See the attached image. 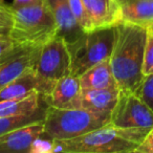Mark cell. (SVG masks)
Masks as SVG:
<instances>
[{"instance_id": "11", "label": "cell", "mask_w": 153, "mask_h": 153, "mask_svg": "<svg viewBox=\"0 0 153 153\" xmlns=\"http://www.w3.org/2000/svg\"><path fill=\"white\" fill-rule=\"evenodd\" d=\"M83 2L94 30L113 27L122 22L119 0H83Z\"/></svg>"}, {"instance_id": "27", "label": "cell", "mask_w": 153, "mask_h": 153, "mask_svg": "<svg viewBox=\"0 0 153 153\" xmlns=\"http://www.w3.org/2000/svg\"><path fill=\"white\" fill-rule=\"evenodd\" d=\"M120 1V3H123V2H125V1H128V0H119Z\"/></svg>"}, {"instance_id": "18", "label": "cell", "mask_w": 153, "mask_h": 153, "mask_svg": "<svg viewBox=\"0 0 153 153\" xmlns=\"http://www.w3.org/2000/svg\"><path fill=\"white\" fill-rule=\"evenodd\" d=\"M47 104L43 105L41 108L30 114L13 115V117H0V135L5 134L14 129L36 122L44 121L46 113Z\"/></svg>"}, {"instance_id": "19", "label": "cell", "mask_w": 153, "mask_h": 153, "mask_svg": "<svg viewBox=\"0 0 153 153\" xmlns=\"http://www.w3.org/2000/svg\"><path fill=\"white\" fill-rule=\"evenodd\" d=\"M68 2H69L72 15L80 25L81 30L84 33L94 30L91 21H90V18L87 14V11H86L83 0H68Z\"/></svg>"}, {"instance_id": "6", "label": "cell", "mask_w": 153, "mask_h": 153, "mask_svg": "<svg viewBox=\"0 0 153 153\" xmlns=\"http://www.w3.org/2000/svg\"><path fill=\"white\" fill-rule=\"evenodd\" d=\"M33 69L40 86L39 92L45 98L60 79L70 74V58L65 40L56 36L43 44L38 51Z\"/></svg>"}, {"instance_id": "17", "label": "cell", "mask_w": 153, "mask_h": 153, "mask_svg": "<svg viewBox=\"0 0 153 153\" xmlns=\"http://www.w3.org/2000/svg\"><path fill=\"white\" fill-rule=\"evenodd\" d=\"M39 82L34 69H28L17 79L0 89V101L19 99L35 91L39 92ZM40 94V92H39Z\"/></svg>"}, {"instance_id": "3", "label": "cell", "mask_w": 153, "mask_h": 153, "mask_svg": "<svg viewBox=\"0 0 153 153\" xmlns=\"http://www.w3.org/2000/svg\"><path fill=\"white\" fill-rule=\"evenodd\" d=\"M111 123V113L89 109H62L47 106L43 136L51 140H69L86 134Z\"/></svg>"}, {"instance_id": "13", "label": "cell", "mask_w": 153, "mask_h": 153, "mask_svg": "<svg viewBox=\"0 0 153 153\" xmlns=\"http://www.w3.org/2000/svg\"><path fill=\"white\" fill-rule=\"evenodd\" d=\"M119 87L82 88L81 106L97 112L112 113L120 97Z\"/></svg>"}, {"instance_id": "2", "label": "cell", "mask_w": 153, "mask_h": 153, "mask_svg": "<svg viewBox=\"0 0 153 153\" xmlns=\"http://www.w3.org/2000/svg\"><path fill=\"white\" fill-rule=\"evenodd\" d=\"M149 130L110 123L78 137L53 140V153H135Z\"/></svg>"}, {"instance_id": "12", "label": "cell", "mask_w": 153, "mask_h": 153, "mask_svg": "<svg viewBox=\"0 0 153 153\" xmlns=\"http://www.w3.org/2000/svg\"><path fill=\"white\" fill-rule=\"evenodd\" d=\"M51 12L58 27V36L66 43L72 42L83 34L80 25L74 19L68 0H43Z\"/></svg>"}, {"instance_id": "5", "label": "cell", "mask_w": 153, "mask_h": 153, "mask_svg": "<svg viewBox=\"0 0 153 153\" xmlns=\"http://www.w3.org/2000/svg\"><path fill=\"white\" fill-rule=\"evenodd\" d=\"M114 43V26L83 33L66 43L70 58V74L80 76L96 64L110 59Z\"/></svg>"}, {"instance_id": "4", "label": "cell", "mask_w": 153, "mask_h": 153, "mask_svg": "<svg viewBox=\"0 0 153 153\" xmlns=\"http://www.w3.org/2000/svg\"><path fill=\"white\" fill-rule=\"evenodd\" d=\"M13 11L14 25L10 36L19 46L41 47L58 36L55 18L43 0L25 7H13Z\"/></svg>"}, {"instance_id": "24", "label": "cell", "mask_w": 153, "mask_h": 153, "mask_svg": "<svg viewBox=\"0 0 153 153\" xmlns=\"http://www.w3.org/2000/svg\"><path fill=\"white\" fill-rule=\"evenodd\" d=\"M135 153H153V127L149 130L142 144L135 150Z\"/></svg>"}, {"instance_id": "9", "label": "cell", "mask_w": 153, "mask_h": 153, "mask_svg": "<svg viewBox=\"0 0 153 153\" xmlns=\"http://www.w3.org/2000/svg\"><path fill=\"white\" fill-rule=\"evenodd\" d=\"M43 121L28 124L0 135V153H28L33 142L43 135Z\"/></svg>"}, {"instance_id": "1", "label": "cell", "mask_w": 153, "mask_h": 153, "mask_svg": "<svg viewBox=\"0 0 153 153\" xmlns=\"http://www.w3.org/2000/svg\"><path fill=\"white\" fill-rule=\"evenodd\" d=\"M148 28L120 22L114 26L110 65L121 91L134 92L144 78V59Z\"/></svg>"}, {"instance_id": "10", "label": "cell", "mask_w": 153, "mask_h": 153, "mask_svg": "<svg viewBox=\"0 0 153 153\" xmlns=\"http://www.w3.org/2000/svg\"><path fill=\"white\" fill-rule=\"evenodd\" d=\"M39 48L20 46L15 53L0 65V89L34 67Z\"/></svg>"}, {"instance_id": "8", "label": "cell", "mask_w": 153, "mask_h": 153, "mask_svg": "<svg viewBox=\"0 0 153 153\" xmlns=\"http://www.w3.org/2000/svg\"><path fill=\"white\" fill-rule=\"evenodd\" d=\"M82 86L79 76L67 74L55 84L51 94L44 99L47 106L55 108L70 109L81 106Z\"/></svg>"}, {"instance_id": "15", "label": "cell", "mask_w": 153, "mask_h": 153, "mask_svg": "<svg viewBox=\"0 0 153 153\" xmlns=\"http://www.w3.org/2000/svg\"><path fill=\"white\" fill-rule=\"evenodd\" d=\"M79 79L82 88L100 89V88L119 87L112 72L109 59L104 60L90 67L79 76Z\"/></svg>"}, {"instance_id": "22", "label": "cell", "mask_w": 153, "mask_h": 153, "mask_svg": "<svg viewBox=\"0 0 153 153\" xmlns=\"http://www.w3.org/2000/svg\"><path fill=\"white\" fill-rule=\"evenodd\" d=\"M143 71L144 74H153V27L148 28V38H147L146 49H145Z\"/></svg>"}, {"instance_id": "23", "label": "cell", "mask_w": 153, "mask_h": 153, "mask_svg": "<svg viewBox=\"0 0 153 153\" xmlns=\"http://www.w3.org/2000/svg\"><path fill=\"white\" fill-rule=\"evenodd\" d=\"M53 140L42 135L33 142L28 153H53Z\"/></svg>"}, {"instance_id": "26", "label": "cell", "mask_w": 153, "mask_h": 153, "mask_svg": "<svg viewBox=\"0 0 153 153\" xmlns=\"http://www.w3.org/2000/svg\"><path fill=\"white\" fill-rule=\"evenodd\" d=\"M41 0H13L12 5L15 7H25V5H30L35 4V3L40 2Z\"/></svg>"}, {"instance_id": "20", "label": "cell", "mask_w": 153, "mask_h": 153, "mask_svg": "<svg viewBox=\"0 0 153 153\" xmlns=\"http://www.w3.org/2000/svg\"><path fill=\"white\" fill-rule=\"evenodd\" d=\"M134 94L153 111V74H145Z\"/></svg>"}, {"instance_id": "14", "label": "cell", "mask_w": 153, "mask_h": 153, "mask_svg": "<svg viewBox=\"0 0 153 153\" xmlns=\"http://www.w3.org/2000/svg\"><path fill=\"white\" fill-rule=\"evenodd\" d=\"M122 22L153 27V0H128L121 3Z\"/></svg>"}, {"instance_id": "21", "label": "cell", "mask_w": 153, "mask_h": 153, "mask_svg": "<svg viewBox=\"0 0 153 153\" xmlns=\"http://www.w3.org/2000/svg\"><path fill=\"white\" fill-rule=\"evenodd\" d=\"M14 25V11L12 4L0 0V35H10Z\"/></svg>"}, {"instance_id": "25", "label": "cell", "mask_w": 153, "mask_h": 153, "mask_svg": "<svg viewBox=\"0 0 153 153\" xmlns=\"http://www.w3.org/2000/svg\"><path fill=\"white\" fill-rule=\"evenodd\" d=\"M17 46L10 35H0V56L4 55L7 51Z\"/></svg>"}, {"instance_id": "16", "label": "cell", "mask_w": 153, "mask_h": 153, "mask_svg": "<svg viewBox=\"0 0 153 153\" xmlns=\"http://www.w3.org/2000/svg\"><path fill=\"white\" fill-rule=\"evenodd\" d=\"M45 104L44 99L38 91L19 99L0 101V117L30 114Z\"/></svg>"}, {"instance_id": "7", "label": "cell", "mask_w": 153, "mask_h": 153, "mask_svg": "<svg viewBox=\"0 0 153 153\" xmlns=\"http://www.w3.org/2000/svg\"><path fill=\"white\" fill-rule=\"evenodd\" d=\"M111 124L119 127L151 129L153 111L134 92L121 91L111 113Z\"/></svg>"}]
</instances>
